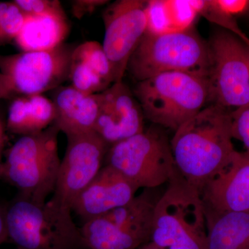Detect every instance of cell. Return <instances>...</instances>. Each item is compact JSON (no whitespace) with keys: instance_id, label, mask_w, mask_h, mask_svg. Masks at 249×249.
<instances>
[{"instance_id":"24","label":"cell","mask_w":249,"mask_h":249,"mask_svg":"<svg viewBox=\"0 0 249 249\" xmlns=\"http://www.w3.org/2000/svg\"><path fill=\"white\" fill-rule=\"evenodd\" d=\"M232 138L243 142L249 153V107L231 111Z\"/></svg>"},{"instance_id":"31","label":"cell","mask_w":249,"mask_h":249,"mask_svg":"<svg viewBox=\"0 0 249 249\" xmlns=\"http://www.w3.org/2000/svg\"><path fill=\"white\" fill-rule=\"evenodd\" d=\"M4 129L3 128L2 124H1V121H0V129Z\"/></svg>"},{"instance_id":"14","label":"cell","mask_w":249,"mask_h":249,"mask_svg":"<svg viewBox=\"0 0 249 249\" xmlns=\"http://www.w3.org/2000/svg\"><path fill=\"white\" fill-rule=\"evenodd\" d=\"M206 214L249 213V153L236 152L231 161L199 191Z\"/></svg>"},{"instance_id":"30","label":"cell","mask_w":249,"mask_h":249,"mask_svg":"<svg viewBox=\"0 0 249 249\" xmlns=\"http://www.w3.org/2000/svg\"><path fill=\"white\" fill-rule=\"evenodd\" d=\"M138 249H161L160 247L155 245L153 242H149L145 245H142V247H139Z\"/></svg>"},{"instance_id":"16","label":"cell","mask_w":249,"mask_h":249,"mask_svg":"<svg viewBox=\"0 0 249 249\" xmlns=\"http://www.w3.org/2000/svg\"><path fill=\"white\" fill-rule=\"evenodd\" d=\"M69 80L73 88L86 94L103 92L114 83L112 67L102 44L88 41L75 47Z\"/></svg>"},{"instance_id":"9","label":"cell","mask_w":249,"mask_h":249,"mask_svg":"<svg viewBox=\"0 0 249 249\" xmlns=\"http://www.w3.org/2000/svg\"><path fill=\"white\" fill-rule=\"evenodd\" d=\"M74 48L63 43L52 50L0 54V72L4 76L9 99L42 94L60 88L69 80Z\"/></svg>"},{"instance_id":"22","label":"cell","mask_w":249,"mask_h":249,"mask_svg":"<svg viewBox=\"0 0 249 249\" xmlns=\"http://www.w3.org/2000/svg\"><path fill=\"white\" fill-rule=\"evenodd\" d=\"M26 16L14 1L0 3V46L15 40L22 30Z\"/></svg>"},{"instance_id":"21","label":"cell","mask_w":249,"mask_h":249,"mask_svg":"<svg viewBox=\"0 0 249 249\" xmlns=\"http://www.w3.org/2000/svg\"><path fill=\"white\" fill-rule=\"evenodd\" d=\"M196 14L200 15L209 22L229 31L240 37L249 45V37L242 31L235 18L227 14L218 5L216 0L209 1H188Z\"/></svg>"},{"instance_id":"10","label":"cell","mask_w":249,"mask_h":249,"mask_svg":"<svg viewBox=\"0 0 249 249\" xmlns=\"http://www.w3.org/2000/svg\"><path fill=\"white\" fill-rule=\"evenodd\" d=\"M67 138L66 151L50 200L71 211L76 198L104 166L110 147L93 131Z\"/></svg>"},{"instance_id":"4","label":"cell","mask_w":249,"mask_h":249,"mask_svg":"<svg viewBox=\"0 0 249 249\" xmlns=\"http://www.w3.org/2000/svg\"><path fill=\"white\" fill-rule=\"evenodd\" d=\"M133 93L145 118L174 132L210 101L208 78L183 72L160 73L138 82Z\"/></svg>"},{"instance_id":"15","label":"cell","mask_w":249,"mask_h":249,"mask_svg":"<svg viewBox=\"0 0 249 249\" xmlns=\"http://www.w3.org/2000/svg\"><path fill=\"white\" fill-rule=\"evenodd\" d=\"M139 189L118 170L105 165L76 198L71 211L85 222L127 204Z\"/></svg>"},{"instance_id":"23","label":"cell","mask_w":249,"mask_h":249,"mask_svg":"<svg viewBox=\"0 0 249 249\" xmlns=\"http://www.w3.org/2000/svg\"><path fill=\"white\" fill-rule=\"evenodd\" d=\"M14 2L28 16H43L64 12L61 3L57 0H15Z\"/></svg>"},{"instance_id":"18","label":"cell","mask_w":249,"mask_h":249,"mask_svg":"<svg viewBox=\"0 0 249 249\" xmlns=\"http://www.w3.org/2000/svg\"><path fill=\"white\" fill-rule=\"evenodd\" d=\"M55 118L53 101L43 94L18 96L10 105L6 127L11 133L29 135L45 130Z\"/></svg>"},{"instance_id":"25","label":"cell","mask_w":249,"mask_h":249,"mask_svg":"<svg viewBox=\"0 0 249 249\" xmlns=\"http://www.w3.org/2000/svg\"><path fill=\"white\" fill-rule=\"evenodd\" d=\"M109 2L106 0H73L71 2L72 14L80 19Z\"/></svg>"},{"instance_id":"3","label":"cell","mask_w":249,"mask_h":249,"mask_svg":"<svg viewBox=\"0 0 249 249\" xmlns=\"http://www.w3.org/2000/svg\"><path fill=\"white\" fill-rule=\"evenodd\" d=\"M150 242L161 249H206L207 222L200 195L178 170L156 204Z\"/></svg>"},{"instance_id":"13","label":"cell","mask_w":249,"mask_h":249,"mask_svg":"<svg viewBox=\"0 0 249 249\" xmlns=\"http://www.w3.org/2000/svg\"><path fill=\"white\" fill-rule=\"evenodd\" d=\"M99 112L93 132L109 147L142 133L143 112L138 100L124 81L99 93Z\"/></svg>"},{"instance_id":"28","label":"cell","mask_w":249,"mask_h":249,"mask_svg":"<svg viewBox=\"0 0 249 249\" xmlns=\"http://www.w3.org/2000/svg\"><path fill=\"white\" fill-rule=\"evenodd\" d=\"M0 99H9L3 75L0 72Z\"/></svg>"},{"instance_id":"5","label":"cell","mask_w":249,"mask_h":249,"mask_svg":"<svg viewBox=\"0 0 249 249\" xmlns=\"http://www.w3.org/2000/svg\"><path fill=\"white\" fill-rule=\"evenodd\" d=\"M211 65L209 44L192 26L173 32L146 33L132 54L127 70L138 83L168 72L208 78Z\"/></svg>"},{"instance_id":"19","label":"cell","mask_w":249,"mask_h":249,"mask_svg":"<svg viewBox=\"0 0 249 249\" xmlns=\"http://www.w3.org/2000/svg\"><path fill=\"white\" fill-rule=\"evenodd\" d=\"M70 32L65 12L26 16L22 30L15 39L22 52L52 50L64 43Z\"/></svg>"},{"instance_id":"27","label":"cell","mask_w":249,"mask_h":249,"mask_svg":"<svg viewBox=\"0 0 249 249\" xmlns=\"http://www.w3.org/2000/svg\"><path fill=\"white\" fill-rule=\"evenodd\" d=\"M7 240L9 238L6 227V206L0 204V245Z\"/></svg>"},{"instance_id":"29","label":"cell","mask_w":249,"mask_h":249,"mask_svg":"<svg viewBox=\"0 0 249 249\" xmlns=\"http://www.w3.org/2000/svg\"><path fill=\"white\" fill-rule=\"evenodd\" d=\"M4 129H0V166L1 164V155H2L3 147L4 145Z\"/></svg>"},{"instance_id":"11","label":"cell","mask_w":249,"mask_h":249,"mask_svg":"<svg viewBox=\"0 0 249 249\" xmlns=\"http://www.w3.org/2000/svg\"><path fill=\"white\" fill-rule=\"evenodd\" d=\"M148 1L119 0L103 12V49L112 67L114 83L123 81L132 54L146 34Z\"/></svg>"},{"instance_id":"32","label":"cell","mask_w":249,"mask_h":249,"mask_svg":"<svg viewBox=\"0 0 249 249\" xmlns=\"http://www.w3.org/2000/svg\"><path fill=\"white\" fill-rule=\"evenodd\" d=\"M0 3H1V2H0Z\"/></svg>"},{"instance_id":"17","label":"cell","mask_w":249,"mask_h":249,"mask_svg":"<svg viewBox=\"0 0 249 249\" xmlns=\"http://www.w3.org/2000/svg\"><path fill=\"white\" fill-rule=\"evenodd\" d=\"M54 124L67 137L93 132L100 108L99 93L86 94L70 86L55 89Z\"/></svg>"},{"instance_id":"26","label":"cell","mask_w":249,"mask_h":249,"mask_svg":"<svg viewBox=\"0 0 249 249\" xmlns=\"http://www.w3.org/2000/svg\"><path fill=\"white\" fill-rule=\"evenodd\" d=\"M224 11L235 18L249 12V0H216Z\"/></svg>"},{"instance_id":"2","label":"cell","mask_w":249,"mask_h":249,"mask_svg":"<svg viewBox=\"0 0 249 249\" xmlns=\"http://www.w3.org/2000/svg\"><path fill=\"white\" fill-rule=\"evenodd\" d=\"M8 238L17 249H88L71 211L18 196L6 206Z\"/></svg>"},{"instance_id":"20","label":"cell","mask_w":249,"mask_h":249,"mask_svg":"<svg viewBox=\"0 0 249 249\" xmlns=\"http://www.w3.org/2000/svg\"><path fill=\"white\" fill-rule=\"evenodd\" d=\"M206 249H249V213L206 214Z\"/></svg>"},{"instance_id":"7","label":"cell","mask_w":249,"mask_h":249,"mask_svg":"<svg viewBox=\"0 0 249 249\" xmlns=\"http://www.w3.org/2000/svg\"><path fill=\"white\" fill-rule=\"evenodd\" d=\"M105 165L144 189L168 183L178 172L168 136L155 124L109 147Z\"/></svg>"},{"instance_id":"8","label":"cell","mask_w":249,"mask_h":249,"mask_svg":"<svg viewBox=\"0 0 249 249\" xmlns=\"http://www.w3.org/2000/svg\"><path fill=\"white\" fill-rule=\"evenodd\" d=\"M208 44L210 104L231 111L249 107V45L220 28L213 33Z\"/></svg>"},{"instance_id":"1","label":"cell","mask_w":249,"mask_h":249,"mask_svg":"<svg viewBox=\"0 0 249 249\" xmlns=\"http://www.w3.org/2000/svg\"><path fill=\"white\" fill-rule=\"evenodd\" d=\"M231 113L209 104L180 126L170 141L178 172L198 191L237 152L232 142Z\"/></svg>"},{"instance_id":"6","label":"cell","mask_w":249,"mask_h":249,"mask_svg":"<svg viewBox=\"0 0 249 249\" xmlns=\"http://www.w3.org/2000/svg\"><path fill=\"white\" fill-rule=\"evenodd\" d=\"M55 124L37 133L21 136L8 150L0 166V178L17 188L19 194L45 202L53 193L61 160Z\"/></svg>"},{"instance_id":"12","label":"cell","mask_w":249,"mask_h":249,"mask_svg":"<svg viewBox=\"0 0 249 249\" xmlns=\"http://www.w3.org/2000/svg\"><path fill=\"white\" fill-rule=\"evenodd\" d=\"M152 216L116 209L80 228L88 249H138L151 241Z\"/></svg>"}]
</instances>
